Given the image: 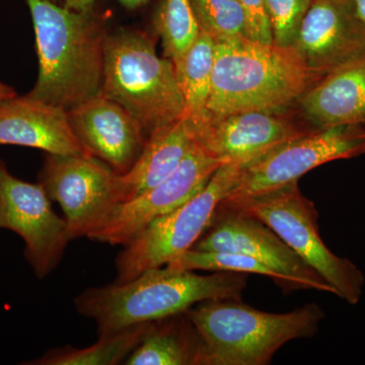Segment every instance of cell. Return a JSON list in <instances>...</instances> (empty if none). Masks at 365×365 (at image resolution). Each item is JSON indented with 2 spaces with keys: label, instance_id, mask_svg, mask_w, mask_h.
<instances>
[{
  "label": "cell",
  "instance_id": "10",
  "mask_svg": "<svg viewBox=\"0 0 365 365\" xmlns=\"http://www.w3.org/2000/svg\"><path fill=\"white\" fill-rule=\"evenodd\" d=\"M119 176L91 155L48 153L40 182L63 211L71 241L88 237L120 203Z\"/></svg>",
  "mask_w": 365,
  "mask_h": 365
},
{
  "label": "cell",
  "instance_id": "12",
  "mask_svg": "<svg viewBox=\"0 0 365 365\" xmlns=\"http://www.w3.org/2000/svg\"><path fill=\"white\" fill-rule=\"evenodd\" d=\"M0 228L24 240L26 260L39 278L57 267L71 241L66 220L53 210L44 186L14 177L1 160Z\"/></svg>",
  "mask_w": 365,
  "mask_h": 365
},
{
  "label": "cell",
  "instance_id": "11",
  "mask_svg": "<svg viewBox=\"0 0 365 365\" xmlns=\"http://www.w3.org/2000/svg\"><path fill=\"white\" fill-rule=\"evenodd\" d=\"M192 249L247 255L274 269L282 277L284 287L318 290L337 297L336 290L268 225L222 202Z\"/></svg>",
  "mask_w": 365,
  "mask_h": 365
},
{
  "label": "cell",
  "instance_id": "29",
  "mask_svg": "<svg viewBox=\"0 0 365 365\" xmlns=\"http://www.w3.org/2000/svg\"><path fill=\"white\" fill-rule=\"evenodd\" d=\"M120 4H123L124 6L128 7V9H135L146 4L148 0H118Z\"/></svg>",
  "mask_w": 365,
  "mask_h": 365
},
{
  "label": "cell",
  "instance_id": "3",
  "mask_svg": "<svg viewBox=\"0 0 365 365\" xmlns=\"http://www.w3.org/2000/svg\"><path fill=\"white\" fill-rule=\"evenodd\" d=\"M313 85L294 46L264 44L242 36L215 44L205 113L218 116L288 109Z\"/></svg>",
  "mask_w": 365,
  "mask_h": 365
},
{
  "label": "cell",
  "instance_id": "4",
  "mask_svg": "<svg viewBox=\"0 0 365 365\" xmlns=\"http://www.w3.org/2000/svg\"><path fill=\"white\" fill-rule=\"evenodd\" d=\"M185 314L202 338L208 365L270 364L287 343L316 335L325 318L317 304L274 314L234 299L206 300Z\"/></svg>",
  "mask_w": 365,
  "mask_h": 365
},
{
  "label": "cell",
  "instance_id": "20",
  "mask_svg": "<svg viewBox=\"0 0 365 365\" xmlns=\"http://www.w3.org/2000/svg\"><path fill=\"white\" fill-rule=\"evenodd\" d=\"M155 322L137 324L113 332L101 334L95 344L86 348L71 346L45 353L31 362L39 365H116L124 364L134 350L153 330Z\"/></svg>",
  "mask_w": 365,
  "mask_h": 365
},
{
  "label": "cell",
  "instance_id": "23",
  "mask_svg": "<svg viewBox=\"0 0 365 365\" xmlns=\"http://www.w3.org/2000/svg\"><path fill=\"white\" fill-rule=\"evenodd\" d=\"M201 32L215 43L246 37V18L239 0H192Z\"/></svg>",
  "mask_w": 365,
  "mask_h": 365
},
{
  "label": "cell",
  "instance_id": "17",
  "mask_svg": "<svg viewBox=\"0 0 365 365\" xmlns=\"http://www.w3.org/2000/svg\"><path fill=\"white\" fill-rule=\"evenodd\" d=\"M297 106L317 129L365 126V55L307 88Z\"/></svg>",
  "mask_w": 365,
  "mask_h": 365
},
{
  "label": "cell",
  "instance_id": "26",
  "mask_svg": "<svg viewBox=\"0 0 365 365\" xmlns=\"http://www.w3.org/2000/svg\"><path fill=\"white\" fill-rule=\"evenodd\" d=\"M95 0H66V7L78 13H91Z\"/></svg>",
  "mask_w": 365,
  "mask_h": 365
},
{
  "label": "cell",
  "instance_id": "28",
  "mask_svg": "<svg viewBox=\"0 0 365 365\" xmlns=\"http://www.w3.org/2000/svg\"><path fill=\"white\" fill-rule=\"evenodd\" d=\"M16 93L11 86L6 85L0 81V104L9 98L16 97Z\"/></svg>",
  "mask_w": 365,
  "mask_h": 365
},
{
  "label": "cell",
  "instance_id": "6",
  "mask_svg": "<svg viewBox=\"0 0 365 365\" xmlns=\"http://www.w3.org/2000/svg\"><path fill=\"white\" fill-rule=\"evenodd\" d=\"M222 204L239 209L268 225L285 244L349 304L361 299L364 274L354 263L329 250L319 232V213L300 191L299 181L259 195Z\"/></svg>",
  "mask_w": 365,
  "mask_h": 365
},
{
  "label": "cell",
  "instance_id": "27",
  "mask_svg": "<svg viewBox=\"0 0 365 365\" xmlns=\"http://www.w3.org/2000/svg\"><path fill=\"white\" fill-rule=\"evenodd\" d=\"M357 18L365 26V0H347Z\"/></svg>",
  "mask_w": 365,
  "mask_h": 365
},
{
  "label": "cell",
  "instance_id": "22",
  "mask_svg": "<svg viewBox=\"0 0 365 365\" xmlns=\"http://www.w3.org/2000/svg\"><path fill=\"white\" fill-rule=\"evenodd\" d=\"M155 29L162 38L165 58L176 66L201 32L192 0H163Z\"/></svg>",
  "mask_w": 365,
  "mask_h": 365
},
{
  "label": "cell",
  "instance_id": "15",
  "mask_svg": "<svg viewBox=\"0 0 365 365\" xmlns=\"http://www.w3.org/2000/svg\"><path fill=\"white\" fill-rule=\"evenodd\" d=\"M68 116L88 155L107 163L119 175L133 167L148 140L138 122L103 93L71 110Z\"/></svg>",
  "mask_w": 365,
  "mask_h": 365
},
{
  "label": "cell",
  "instance_id": "1",
  "mask_svg": "<svg viewBox=\"0 0 365 365\" xmlns=\"http://www.w3.org/2000/svg\"><path fill=\"white\" fill-rule=\"evenodd\" d=\"M248 274L168 267L151 269L124 283L88 288L74 299L81 316L93 319L98 334L185 313L206 300H242Z\"/></svg>",
  "mask_w": 365,
  "mask_h": 365
},
{
  "label": "cell",
  "instance_id": "2",
  "mask_svg": "<svg viewBox=\"0 0 365 365\" xmlns=\"http://www.w3.org/2000/svg\"><path fill=\"white\" fill-rule=\"evenodd\" d=\"M39 61L30 97L67 112L102 93L107 33L91 13L26 0Z\"/></svg>",
  "mask_w": 365,
  "mask_h": 365
},
{
  "label": "cell",
  "instance_id": "8",
  "mask_svg": "<svg viewBox=\"0 0 365 365\" xmlns=\"http://www.w3.org/2000/svg\"><path fill=\"white\" fill-rule=\"evenodd\" d=\"M365 155V126L340 125L317 129L283 144L242 168L239 179L222 201H235L299 181L327 163Z\"/></svg>",
  "mask_w": 365,
  "mask_h": 365
},
{
  "label": "cell",
  "instance_id": "13",
  "mask_svg": "<svg viewBox=\"0 0 365 365\" xmlns=\"http://www.w3.org/2000/svg\"><path fill=\"white\" fill-rule=\"evenodd\" d=\"M220 165L196 143L172 175L136 198L118 203L88 239L124 246L153 220L196 195Z\"/></svg>",
  "mask_w": 365,
  "mask_h": 365
},
{
  "label": "cell",
  "instance_id": "9",
  "mask_svg": "<svg viewBox=\"0 0 365 365\" xmlns=\"http://www.w3.org/2000/svg\"><path fill=\"white\" fill-rule=\"evenodd\" d=\"M196 143L222 165L246 167L283 144L317 128L299 108L278 111H244L203 115L191 122Z\"/></svg>",
  "mask_w": 365,
  "mask_h": 365
},
{
  "label": "cell",
  "instance_id": "16",
  "mask_svg": "<svg viewBox=\"0 0 365 365\" xmlns=\"http://www.w3.org/2000/svg\"><path fill=\"white\" fill-rule=\"evenodd\" d=\"M0 145L26 146L50 155H90L74 133L66 110L29 95L0 104Z\"/></svg>",
  "mask_w": 365,
  "mask_h": 365
},
{
  "label": "cell",
  "instance_id": "24",
  "mask_svg": "<svg viewBox=\"0 0 365 365\" xmlns=\"http://www.w3.org/2000/svg\"><path fill=\"white\" fill-rule=\"evenodd\" d=\"M314 0H266L273 43L294 46L304 16Z\"/></svg>",
  "mask_w": 365,
  "mask_h": 365
},
{
  "label": "cell",
  "instance_id": "14",
  "mask_svg": "<svg viewBox=\"0 0 365 365\" xmlns=\"http://www.w3.org/2000/svg\"><path fill=\"white\" fill-rule=\"evenodd\" d=\"M294 47L314 85L365 55V26L347 0H314Z\"/></svg>",
  "mask_w": 365,
  "mask_h": 365
},
{
  "label": "cell",
  "instance_id": "21",
  "mask_svg": "<svg viewBox=\"0 0 365 365\" xmlns=\"http://www.w3.org/2000/svg\"><path fill=\"white\" fill-rule=\"evenodd\" d=\"M215 40L200 32L193 45L175 66L185 101L184 116L196 122L205 114L215 56Z\"/></svg>",
  "mask_w": 365,
  "mask_h": 365
},
{
  "label": "cell",
  "instance_id": "25",
  "mask_svg": "<svg viewBox=\"0 0 365 365\" xmlns=\"http://www.w3.org/2000/svg\"><path fill=\"white\" fill-rule=\"evenodd\" d=\"M246 18V37L255 42L273 43L266 0H239Z\"/></svg>",
  "mask_w": 365,
  "mask_h": 365
},
{
  "label": "cell",
  "instance_id": "18",
  "mask_svg": "<svg viewBox=\"0 0 365 365\" xmlns=\"http://www.w3.org/2000/svg\"><path fill=\"white\" fill-rule=\"evenodd\" d=\"M195 144L193 125L186 116L153 131L133 167L119 176L120 203L136 198L167 179Z\"/></svg>",
  "mask_w": 365,
  "mask_h": 365
},
{
  "label": "cell",
  "instance_id": "19",
  "mask_svg": "<svg viewBox=\"0 0 365 365\" xmlns=\"http://www.w3.org/2000/svg\"><path fill=\"white\" fill-rule=\"evenodd\" d=\"M124 364L208 365L207 352L196 327L181 313L155 322Z\"/></svg>",
  "mask_w": 365,
  "mask_h": 365
},
{
  "label": "cell",
  "instance_id": "7",
  "mask_svg": "<svg viewBox=\"0 0 365 365\" xmlns=\"http://www.w3.org/2000/svg\"><path fill=\"white\" fill-rule=\"evenodd\" d=\"M242 169L235 165H220L196 195L153 220L124 245L116 259L115 283L128 282L151 269L165 267L193 248L218 205L234 188Z\"/></svg>",
  "mask_w": 365,
  "mask_h": 365
},
{
  "label": "cell",
  "instance_id": "5",
  "mask_svg": "<svg viewBox=\"0 0 365 365\" xmlns=\"http://www.w3.org/2000/svg\"><path fill=\"white\" fill-rule=\"evenodd\" d=\"M102 93L126 110L146 137L184 116L185 101L176 67L158 56L145 34L108 35Z\"/></svg>",
  "mask_w": 365,
  "mask_h": 365
}]
</instances>
